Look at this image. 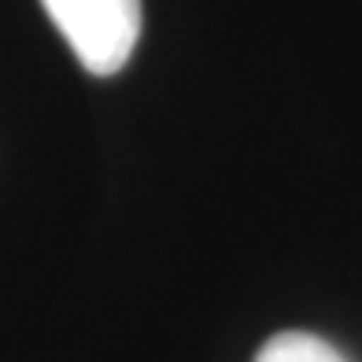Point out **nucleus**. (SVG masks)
Instances as JSON below:
<instances>
[{
	"label": "nucleus",
	"mask_w": 362,
	"mask_h": 362,
	"mask_svg": "<svg viewBox=\"0 0 362 362\" xmlns=\"http://www.w3.org/2000/svg\"><path fill=\"white\" fill-rule=\"evenodd\" d=\"M78 63L96 78L126 67L141 41V0H41Z\"/></svg>",
	"instance_id": "1"
},
{
	"label": "nucleus",
	"mask_w": 362,
	"mask_h": 362,
	"mask_svg": "<svg viewBox=\"0 0 362 362\" xmlns=\"http://www.w3.org/2000/svg\"><path fill=\"white\" fill-rule=\"evenodd\" d=\"M255 362H344V355L315 333H277L259 348Z\"/></svg>",
	"instance_id": "2"
}]
</instances>
